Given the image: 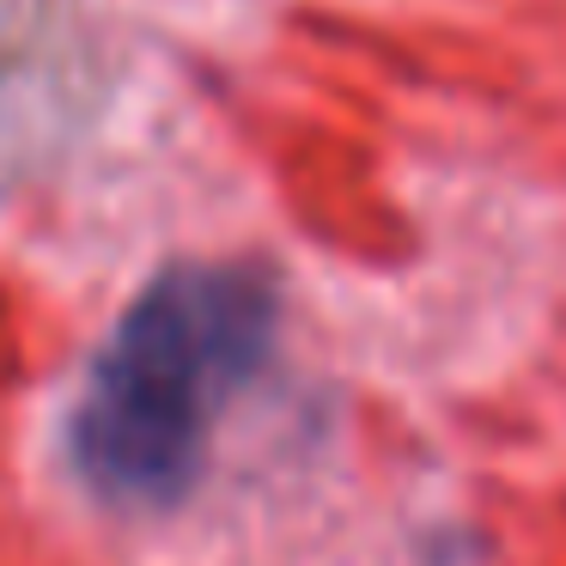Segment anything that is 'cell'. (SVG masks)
<instances>
[{
  "instance_id": "obj_1",
  "label": "cell",
  "mask_w": 566,
  "mask_h": 566,
  "mask_svg": "<svg viewBox=\"0 0 566 566\" xmlns=\"http://www.w3.org/2000/svg\"><path fill=\"white\" fill-rule=\"evenodd\" d=\"M281 293L256 262H171L116 317L86 371L67 457L128 512H165L208 469L220 408L269 366Z\"/></svg>"
},
{
  "instance_id": "obj_2",
  "label": "cell",
  "mask_w": 566,
  "mask_h": 566,
  "mask_svg": "<svg viewBox=\"0 0 566 566\" xmlns=\"http://www.w3.org/2000/svg\"><path fill=\"white\" fill-rule=\"evenodd\" d=\"M74 128V19L55 0H0V189Z\"/></svg>"
}]
</instances>
